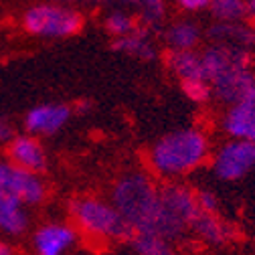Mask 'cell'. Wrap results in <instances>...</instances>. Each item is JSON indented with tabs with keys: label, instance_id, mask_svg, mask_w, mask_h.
Segmentation results:
<instances>
[{
	"label": "cell",
	"instance_id": "6da1fadb",
	"mask_svg": "<svg viewBox=\"0 0 255 255\" xmlns=\"http://www.w3.org/2000/svg\"><path fill=\"white\" fill-rule=\"evenodd\" d=\"M114 207L130 223L134 231H150L166 239L176 237L172 225L162 209L160 190L142 172L122 176L114 186Z\"/></svg>",
	"mask_w": 255,
	"mask_h": 255
},
{
	"label": "cell",
	"instance_id": "7a4b0ae2",
	"mask_svg": "<svg viewBox=\"0 0 255 255\" xmlns=\"http://www.w3.org/2000/svg\"><path fill=\"white\" fill-rule=\"evenodd\" d=\"M209 142L203 132L186 128L158 140L150 150V164L162 176H178L205 162Z\"/></svg>",
	"mask_w": 255,
	"mask_h": 255
},
{
	"label": "cell",
	"instance_id": "3957f363",
	"mask_svg": "<svg viewBox=\"0 0 255 255\" xmlns=\"http://www.w3.org/2000/svg\"><path fill=\"white\" fill-rule=\"evenodd\" d=\"M69 211L77 225L98 239H116V241H130L134 229L130 227L122 213L95 199H75L69 205Z\"/></svg>",
	"mask_w": 255,
	"mask_h": 255
},
{
	"label": "cell",
	"instance_id": "277c9868",
	"mask_svg": "<svg viewBox=\"0 0 255 255\" xmlns=\"http://www.w3.org/2000/svg\"><path fill=\"white\" fill-rule=\"evenodd\" d=\"M22 26L28 35L47 39H65L77 35L83 26V16L67 6L37 4L22 16Z\"/></svg>",
	"mask_w": 255,
	"mask_h": 255
},
{
	"label": "cell",
	"instance_id": "5b68a950",
	"mask_svg": "<svg viewBox=\"0 0 255 255\" xmlns=\"http://www.w3.org/2000/svg\"><path fill=\"white\" fill-rule=\"evenodd\" d=\"M160 201L176 237L193 225V221L201 213L197 203V193H193V190L182 184H166L160 190Z\"/></svg>",
	"mask_w": 255,
	"mask_h": 255
},
{
	"label": "cell",
	"instance_id": "8992f818",
	"mask_svg": "<svg viewBox=\"0 0 255 255\" xmlns=\"http://www.w3.org/2000/svg\"><path fill=\"white\" fill-rule=\"evenodd\" d=\"M255 166V144L233 140L223 146L215 158V172L223 180H237Z\"/></svg>",
	"mask_w": 255,
	"mask_h": 255
},
{
	"label": "cell",
	"instance_id": "52a82bcc",
	"mask_svg": "<svg viewBox=\"0 0 255 255\" xmlns=\"http://www.w3.org/2000/svg\"><path fill=\"white\" fill-rule=\"evenodd\" d=\"M0 188H4L20 203L28 205H35L45 199V186L39 180L37 172L24 170L14 164L0 162Z\"/></svg>",
	"mask_w": 255,
	"mask_h": 255
},
{
	"label": "cell",
	"instance_id": "ba28073f",
	"mask_svg": "<svg viewBox=\"0 0 255 255\" xmlns=\"http://www.w3.org/2000/svg\"><path fill=\"white\" fill-rule=\"evenodd\" d=\"M225 130L235 140L255 144V85L229 110L225 118Z\"/></svg>",
	"mask_w": 255,
	"mask_h": 255
},
{
	"label": "cell",
	"instance_id": "9c48e42d",
	"mask_svg": "<svg viewBox=\"0 0 255 255\" xmlns=\"http://www.w3.org/2000/svg\"><path fill=\"white\" fill-rule=\"evenodd\" d=\"M213 93L227 104H237L243 95L255 85V77L249 67H231L209 81Z\"/></svg>",
	"mask_w": 255,
	"mask_h": 255
},
{
	"label": "cell",
	"instance_id": "30bf717a",
	"mask_svg": "<svg viewBox=\"0 0 255 255\" xmlns=\"http://www.w3.org/2000/svg\"><path fill=\"white\" fill-rule=\"evenodd\" d=\"M71 116V110L67 106H57V104H47V106H39L33 108L26 118H24V126L30 134H55L59 132L63 126L67 124Z\"/></svg>",
	"mask_w": 255,
	"mask_h": 255
},
{
	"label": "cell",
	"instance_id": "8fae6325",
	"mask_svg": "<svg viewBox=\"0 0 255 255\" xmlns=\"http://www.w3.org/2000/svg\"><path fill=\"white\" fill-rule=\"evenodd\" d=\"M8 158L14 166L30 172H43L47 168V154L33 136H16L8 144Z\"/></svg>",
	"mask_w": 255,
	"mask_h": 255
},
{
	"label": "cell",
	"instance_id": "7c38bea8",
	"mask_svg": "<svg viewBox=\"0 0 255 255\" xmlns=\"http://www.w3.org/2000/svg\"><path fill=\"white\" fill-rule=\"evenodd\" d=\"M190 229H193L201 239H205L207 243H213V245H223L229 239H233V235H235V229L229 225V223L219 219L215 213H205V211H201L197 215Z\"/></svg>",
	"mask_w": 255,
	"mask_h": 255
},
{
	"label": "cell",
	"instance_id": "4fadbf2b",
	"mask_svg": "<svg viewBox=\"0 0 255 255\" xmlns=\"http://www.w3.org/2000/svg\"><path fill=\"white\" fill-rule=\"evenodd\" d=\"M209 37L221 45H231L241 49H255V28L241 22H217L209 28Z\"/></svg>",
	"mask_w": 255,
	"mask_h": 255
},
{
	"label": "cell",
	"instance_id": "5bb4252c",
	"mask_svg": "<svg viewBox=\"0 0 255 255\" xmlns=\"http://www.w3.org/2000/svg\"><path fill=\"white\" fill-rule=\"evenodd\" d=\"M75 241V233L67 225H47L35 235L39 255H61Z\"/></svg>",
	"mask_w": 255,
	"mask_h": 255
},
{
	"label": "cell",
	"instance_id": "9a60e30c",
	"mask_svg": "<svg viewBox=\"0 0 255 255\" xmlns=\"http://www.w3.org/2000/svg\"><path fill=\"white\" fill-rule=\"evenodd\" d=\"M148 33L150 30L144 24H140L134 33L126 35V37H116L114 43H112V49L118 51V53H126L130 57L142 59V61H154L156 59V49L150 43Z\"/></svg>",
	"mask_w": 255,
	"mask_h": 255
},
{
	"label": "cell",
	"instance_id": "2e32d148",
	"mask_svg": "<svg viewBox=\"0 0 255 255\" xmlns=\"http://www.w3.org/2000/svg\"><path fill=\"white\" fill-rule=\"evenodd\" d=\"M164 63L168 65V69L182 79H205V67H203V59L201 55L193 53V51H176V49H168V53L164 55Z\"/></svg>",
	"mask_w": 255,
	"mask_h": 255
},
{
	"label": "cell",
	"instance_id": "e0dca14e",
	"mask_svg": "<svg viewBox=\"0 0 255 255\" xmlns=\"http://www.w3.org/2000/svg\"><path fill=\"white\" fill-rule=\"evenodd\" d=\"M26 227V215L20 209V201L0 188V229L6 233H20Z\"/></svg>",
	"mask_w": 255,
	"mask_h": 255
},
{
	"label": "cell",
	"instance_id": "ac0fdd59",
	"mask_svg": "<svg viewBox=\"0 0 255 255\" xmlns=\"http://www.w3.org/2000/svg\"><path fill=\"white\" fill-rule=\"evenodd\" d=\"M168 49H176V51H193L201 39V30L197 24L193 22H176L172 24L166 35H164Z\"/></svg>",
	"mask_w": 255,
	"mask_h": 255
},
{
	"label": "cell",
	"instance_id": "d6986e66",
	"mask_svg": "<svg viewBox=\"0 0 255 255\" xmlns=\"http://www.w3.org/2000/svg\"><path fill=\"white\" fill-rule=\"evenodd\" d=\"M130 243L138 255H172L170 245L166 243V237L150 233V231H134L130 237Z\"/></svg>",
	"mask_w": 255,
	"mask_h": 255
},
{
	"label": "cell",
	"instance_id": "ffe728a7",
	"mask_svg": "<svg viewBox=\"0 0 255 255\" xmlns=\"http://www.w3.org/2000/svg\"><path fill=\"white\" fill-rule=\"evenodd\" d=\"M120 2L136 8L138 14H140V22L148 30H154V28H158L162 24V18H164V12H166L164 0H120Z\"/></svg>",
	"mask_w": 255,
	"mask_h": 255
},
{
	"label": "cell",
	"instance_id": "44dd1931",
	"mask_svg": "<svg viewBox=\"0 0 255 255\" xmlns=\"http://www.w3.org/2000/svg\"><path fill=\"white\" fill-rule=\"evenodd\" d=\"M209 8L219 22H239L249 16L245 0H211Z\"/></svg>",
	"mask_w": 255,
	"mask_h": 255
},
{
	"label": "cell",
	"instance_id": "7402d4cb",
	"mask_svg": "<svg viewBox=\"0 0 255 255\" xmlns=\"http://www.w3.org/2000/svg\"><path fill=\"white\" fill-rule=\"evenodd\" d=\"M142 22H138L136 18H132L130 14H126V12H112L108 18H106V30L108 33H112L114 37H126V35H130L134 33V30L140 26Z\"/></svg>",
	"mask_w": 255,
	"mask_h": 255
},
{
	"label": "cell",
	"instance_id": "603a6c76",
	"mask_svg": "<svg viewBox=\"0 0 255 255\" xmlns=\"http://www.w3.org/2000/svg\"><path fill=\"white\" fill-rule=\"evenodd\" d=\"M180 87H182L186 98L190 102H197V104L209 102L211 95H213V87L205 79H182L180 81Z\"/></svg>",
	"mask_w": 255,
	"mask_h": 255
},
{
	"label": "cell",
	"instance_id": "cb8c5ba5",
	"mask_svg": "<svg viewBox=\"0 0 255 255\" xmlns=\"http://www.w3.org/2000/svg\"><path fill=\"white\" fill-rule=\"evenodd\" d=\"M197 203H199V209L205 211V213H217L219 209V201L213 193L209 190H199L197 193Z\"/></svg>",
	"mask_w": 255,
	"mask_h": 255
},
{
	"label": "cell",
	"instance_id": "d4e9b609",
	"mask_svg": "<svg viewBox=\"0 0 255 255\" xmlns=\"http://www.w3.org/2000/svg\"><path fill=\"white\" fill-rule=\"evenodd\" d=\"M176 2H178L180 8H184L188 12H197V10L207 8L211 0H176Z\"/></svg>",
	"mask_w": 255,
	"mask_h": 255
},
{
	"label": "cell",
	"instance_id": "484cf974",
	"mask_svg": "<svg viewBox=\"0 0 255 255\" xmlns=\"http://www.w3.org/2000/svg\"><path fill=\"white\" fill-rule=\"evenodd\" d=\"M10 136H12V128L8 124H4V122H0V142L8 140Z\"/></svg>",
	"mask_w": 255,
	"mask_h": 255
},
{
	"label": "cell",
	"instance_id": "4316f807",
	"mask_svg": "<svg viewBox=\"0 0 255 255\" xmlns=\"http://www.w3.org/2000/svg\"><path fill=\"white\" fill-rule=\"evenodd\" d=\"M91 110V102H79L77 104V112L79 114H85V112H89Z\"/></svg>",
	"mask_w": 255,
	"mask_h": 255
},
{
	"label": "cell",
	"instance_id": "83f0119b",
	"mask_svg": "<svg viewBox=\"0 0 255 255\" xmlns=\"http://www.w3.org/2000/svg\"><path fill=\"white\" fill-rule=\"evenodd\" d=\"M0 255H12V249L2 241H0Z\"/></svg>",
	"mask_w": 255,
	"mask_h": 255
},
{
	"label": "cell",
	"instance_id": "f1b7e54d",
	"mask_svg": "<svg viewBox=\"0 0 255 255\" xmlns=\"http://www.w3.org/2000/svg\"><path fill=\"white\" fill-rule=\"evenodd\" d=\"M247 10H249V16L255 18V0H249L247 2Z\"/></svg>",
	"mask_w": 255,
	"mask_h": 255
},
{
	"label": "cell",
	"instance_id": "f546056e",
	"mask_svg": "<svg viewBox=\"0 0 255 255\" xmlns=\"http://www.w3.org/2000/svg\"><path fill=\"white\" fill-rule=\"evenodd\" d=\"M59 2H81V0H59Z\"/></svg>",
	"mask_w": 255,
	"mask_h": 255
}]
</instances>
